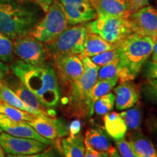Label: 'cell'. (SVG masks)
<instances>
[{"instance_id":"obj_26","label":"cell","mask_w":157,"mask_h":157,"mask_svg":"<svg viewBox=\"0 0 157 157\" xmlns=\"http://www.w3.org/2000/svg\"><path fill=\"white\" fill-rule=\"evenodd\" d=\"M119 81L118 78H109V79H98L92 90V100L93 103L98 98L105 94L110 93Z\"/></svg>"},{"instance_id":"obj_41","label":"cell","mask_w":157,"mask_h":157,"mask_svg":"<svg viewBox=\"0 0 157 157\" xmlns=\"http://www.w3.org/2000/svg\"><path fill=\"white\" fill-rule=\"evenodd\" d=\"M89 1V2L91 4V5L93 6L94 8L96 9L98 7V2H99V0H88Z\"/></svg>"},{"instance_id":"obj_39","label":"cell","mask_w":157,"mask_h":157,"mask_svg":"<svg viewBox=\"0 0 157 157\" xmlns=\"http://www.w3.org/2000/svg\"><path fill=\"white\" fill-rule=\"evenodd\" d=\"M152 54H153V56H152L153 61L157 62V42H155Z\"/></svg>"},{"instance_id":"obj_31","label":"cell","mask_w":157,"mask_h":157,"mask_svg":"<svg viewBox=\"0 0 157 157\" xmlns=\"http://www.w3.org/2000/svg\"><path fill=\"white\" fill-rule=\"evenodd\" d=\"M115 143L118 151L121 157H137L132 145L124 138L119 140H115Z\"/></svg>"},{"instance_id":"obj_19","label":"cell","mask_w":157,"mask_h":157,"mask_svg":"<svg viewBox=\"0 0 157 157\" xmlns=\"http://www.w3.org/2000/svg\"><path fill=\"white\" fill-rule=\"evenodd\" d=\"M103 122L105 132L113 140H119L124 138L127 127L121 113L110 111L104 115Z\"/></svg>"},{"instance_id":"obj_28","label":"cell","mask_w":157,"mask_h":157,"mask_svg":"<svg viewBox=\"0 0 157 157\" xmlns=\"http://www.w3.org/2000/svg\"><path fill=\"white\" fill-rule=\"evenodd\" d=\"M13 42L11 39L0 32V60L5 63H12L14 60Z\"/></svg>"},{"instance_id":"obj_3","label":"cell","mask_w":157,"mask_h":157,"mask_svg":"<svg viewBox=\"0 0 157 157\" xmlns=\"http://www.w3.org/2000/svg\"><path fill=\"white\" fill-rule=\"evenodd\" d=\"M156 41L148 36L132 32L118 44L119 63L128 81H132L140 74L151 56Z\"/></svg>"},{"instance_id":"obj_24","label":"cell","mask_w":157,"mask_h":157,"mask_svg":"<svg viewBox=\"0 0 157 157\" xmlns=\"http://www.w3.org/2000/svg\"><path fill=\"white\" fill-rule=\"evenodd\" d=\"M121 116L126 124L127 129L132 132L140 131L141 121H142V111L140 105L137 104L127 111L121 112Z\"/></svg>"},{"instance_id":"obj_34","label":"cell","mask_w":157,"mask_h":157,"mask_svg":"<svg viewBox=\"0 0 157 157\" xmlns=\"http://www.w3.org/2000/svg\"><path fill=\"white\" fill-rule=\"evenodd\" d=\"M144 74L148 78L157 79V62H148L144 68Z\"/></svg>"},{"instance_id":"obj_6","label":"cell","mask_w":157,"mask_h":157,"mask_svg":"<svg viewBox=\"0 0 157 157\" xmlns=\"http://www.w3.org/2000/svg\"><path fill=\"white\" fill-rule=\"evenodd\" d=\"M86 25L78 24L67 28L54 41L45 45L47 54L52 59L66 55H80L87 34Z\"/></svg>"},{"instance_id":"obj_10","label":"cell","mask_w":157,"mask_h":157,"mask_svg":"<svg viewBox=\"0 0 157 157\" xmlns=\"http://www.w3.org/2000/svg\"><path fill=\"white\" fill-rule=\"evenodd\" d=\"M0 145L8 155L37 154L50 146L34 139L15 137L2 132L0 133Z\"/></svg>"},{"instance_id":"obj_13","label":"cell","mask_w":157,"mask_h":157,"mask_svg":"<svg viewBox=\"0 0 157 157\" xmlns=\"http://www.w3.org/2000/svg\"><path fill=\"white\" fill-rule=\"evenodd\" d=\"M67 16L68 23L76 25L93 21L97 12L88 0H59Z\"/></svg>"},{"instance_id":"obj_18","label":"cell","mask_w":157,"mask_h":157,"mask_svg":"<svg viewBox=\"0 0 157 157\" xmlns=\"http://www.w3.org/2000/svg\"><path fill=\"white\" fill-rule=\"evenodd\" d=\"M95 10L98 16L129 18L131 15L127 0H99Z\"/></svg>"},{"instance_id":"obj_45","label":"cell","mask_w":157,"mask_h":157,"mask_svg":"<svg viewBox=\"0 0 157 157\" xmlns=\"http://www.w3.org/2000/svg\"><path fill=\"white\" fill-rule=\"evenodd\" d=\"M13 1H21V0H13Z\"/></svg>"},{"instance_id":"obj_17","label":"cell","mask_w":157,"mask_h":157,"mask_svg":"<svg viewBox=\"0 0 157 157\" xmlns=\"http://www.w3.org/2000/svg\"><path fill=\"white\" fill-rule=\"evenodd\" d=\"M84 142L85 146L109 155L114 148L111 145L109 135L102 127H95L88 129L85 133Z\"/></svg>"},{"instance_id":"obj_20","label":"cell","mask_w":157,"mask_h":157,"mask_svg":"<svg viewBox=\"0 0 157 157\" xmlns=\"http://www.w3.org/2000/svg\"><path fill=\"white\" fill-rule=\"evenodd\" d=\"M117 47L118 44L108 42L97 34L87 32L84 40V50L79 56L91 58L105 51L113 50Z\"/></svg>"},{"instance_id":"obj_32","label":"cell","mask_w":157,"mask_h":157,"mask_svg":"<svg viewBox=\"0 0 157 157\" xmlns=\"http://www.w3.org/2000/svg\"><path fill=\"white\" fill-rule=\"evenodd\" d=\"M144 93L145 95L151 99L157 101V79L148 78L145 82Z\"/></svg>"},{"instance_id":"obj_21","label":"cell","mask_w":157,"mask_h":157,"mask_svg":"<svg viewBox=\"0 0 157 157\" xmlns=\"http://www.w3.org/2000/svg\"><path fill=\"white\" fill-rule=\"evenodd\" d=\"M129 139L136 155L157 157V151L151 141L140 131L132 132L129 135Z\"/></svg>"},{"instance_id":"obj_43","label":"cell","mask_w":157,"mask_h":157,"mask_svg":"<svg viewBox=\"0 0 157 157\" xmlns=\"http://www.w3.org/2000/svg\"><path fill=\"white\" fill-rule=\"evenodd\" d=\"M137 157H151V156H138V155H137Z\"/></svg>"},{"instance_id":"obj_8","label":"cell","mask_w":157,"mask_h":157,"mask_svg":"<svg viewBox=\"0 0 157 157\" xmlns=\"http://www.w3.org/2000/svg\"><path fill=\"white\" fill-rule=\"evenodd\" d=\"M13 52L21 60L32 66H39L45 63L48 54L42 42L31 35L19 37L13 40Z\"/></svg>"},{"instance_id":"obj_1","label":"cell","mask_w":157,"mask_h":157,"mask_svg":"<svg viewBox=\"0 0 157 157\" xmlns=\"http://www.w3.org/2000/svg\"><path fill=\"white\" fill-rule=\"evenodd\" d=\"M10 70L38 98L47 110L52 111L58 106L61 92L53 66L46 63L32 66L19 60L12 63Z\"/></svg>"},{"instance_id":"obj_27","label":"cell","mask_w":157,"mask_h":157,"mask_svg":"<svg viewBox=\"0 0 157 157\" xmlns=\"http://www.w3.org/2000/svg\"><path fill=\"white\" fill-rule=\"evenodd\" d=\"M115 98L114 93L111 92L101 96L94 103V112L100 116H104L111 111L114 107Z\"/></svg>"},{"instance_id":"obj_22","label":"cell","mask_w":157,"mask_h":157,"mask_svg":"<svg viewBox=\"0 0 157 157\" xmlns=\"http://www.w3.org/2000/svg\"><path fill=\"white\" fill-rule=\"evenodd\" d=\"M60 148L64 157H85V145L81 135L62 138Z\"/></svg>"},{"instance_id":"obj_4","label":"cell","mask_w":157,"mask_h":157,"mask_svg":"<svg viewBox=\"0 0 157 157\" xmlns=\"http://www.w3.org/2000/svg\"><path fill=\"white\" fill-rule=\"evenodd\" d=\"M38 21L34 10L13 0H0V32L10 39L29 35Z\"/></svg>"},{"instance_id":"obj_37","label":"cell","mask_w":157,"mask_h":157,"mask_svg":"<svg viewBox=\"0 0 157 157\" xmlns=\"http://www.w3.org/2000/svg\"><path fill=\"white\" fill-rule=\"evenodd\" d=\"M109 154H104L95 151L90 148V146H85V157H108Z\"/></svg>"},{"instance_id":"obj_25","label":"cell","mask_w":157,"mask_h":157,"mask_svg":"<svg viewBox=\"0 0 157 157\" xmlns=\"http://www.w3.org/2000/svg\"><path fill=\"white\" fill-rule=\"evenodd\" d=\"M0 113L15 121H28V122L34 120L37 116L12 106L2 101H0Z\"/></svg>"},{"instance_id":"obj_29","label":"cell","mask_w":157,"mask_h":157,"mask_svg":"<svg viewBox=\"0 0 157 157\" xmlns=\"http://www.w3.org/2000/svg\"><path fill=\"white\" fill-rule=\"evenodd\" d=\"M121 67L119 60L100 67L98 72V79H109L118 78L121 73Z\"/></svg>"},{"instance_id":"obj_33","label":"cell","mask_w":157,"mask_h":157,"mask_svg":"<svg viewBox=\"0 0 157 157\" xmlns=\"http://www.w3.org/2000/svg\"><path fill=\"white\" fill-rule=\"evenodd\" d=\"M6 157H58L56 151L52 146L48 147L45 150L37 154H28V155H7Z\"/></svg>"},{"instance_id":"obj_14","label":"cell","mask_w":157,"mask_h":157,"mask_svg":"<svg viewBox=\"0 0 157 157\" xmlns=\"http://www.w3.org/2000/svg\"><path fill=\"white\" fill-rule=\"evenodd\" d=\"M0 128L4 132L13 136L34 139L49 146H52L55 144V141L48 140L41 136L29 124L28 121H15L2 113H0Z\"/></svg>"},{"instance_id":"obj_42","label":"cell","mask_w":157,"mask_h":157,"mask_svg":"<svg viewBox=\"0 0 157 157\" xmlns=\"http://www.w3.org/2000/svg\"><path fill=\"white\" fill-rule=\"evenodd\" d=\"M0 157H5V152L0 145Z\"/></svg>"},{"instance_id":"obj_12","label":"cell","mask_w":157,"mask_h":157,"mask_svg":"<svg viewBox=\"0 0 157 157\" xmlns=\"http://www.w3.org/2000/svg\"><path fill=\"white\" fill-rule=\"evenodd\" d=\"M134 33L157 40V8L151 6L143 7L129 17Z\"/></svg>"},{"instance_id":"obj_2","label":"cell","mask_w":157,"mask_h":157,"mask_svg":"<svg viewBox=\"0 0 157 157\" xmlns=\"http://www.w3.org/2000/svg\"><path fill=\"white\" fill-rule=\"evenodd\" d=\"M84 66L81 76L67 87L65 111L68 116L78 119H87L93 116L94 103L92 90L98 80L100 66L89 57H80Z\"/></svg>"},{"instance_id":"obj_11","label":"cell","mask_w":157,"mask_h":157,"mask_svg":"<svg viewBox=\"0 0 157 157\" xmlns=\"http://www.w3.org/2000/svg\"><path fill=\"white\" fill-rule=\"evenodd\" d=\"M29 123L41 136L50 140H60L69 134L66 121L52 116L37 115L34 120Z\"/></svg>"},{"instance_id":"obj_9","label":"cell","mask_w":157,"mask_h":157,"mask_svg":"<svg viewBox=\"0 0 157 157\" xmlns=\"http://www.w3.org/2000/svg\"><path fill=\"white\" fill-rule=\"evenodd\" d=\"M59 84L67 87L76 81L84 72V66L79 55H66L53 59Z\"/></svg>"},{"instance_id":"obj_40","label":"cell","mask_w":157,"mask_h":157,"mask_svg":"<svg viewBox=\"0 0 157 157\" xmlns=\"http://www.w3.org/2000/svg\"><path fill=\"white\" fill-rule=\"evenodd\" d=\"M108 157H121V155L119 154V151H118L117 149H116L115 148L113 149V151L110 153V154L109 155Z\"/></svg>"},{"instance_id":"obj_35","label":"cell","mask_w":157,"mask_h":157,"mask_svg":"<svg viewBox=\"0 0 157 157\" xmlns=\"http://www.w3.org/2000/svg\"><path fill=\"white\" fill-rule=\"evenodd\" d=\"M131 14L148 5V0H127Z\"/></svg>"},{"instance_id":"obj_16","label":"cell","mask_w":157,"mask_h":157,"mask_svg":"<svg viewBox=\"0 0 157 157\" xmlns=\"http://www.w3.org/2000/svg\"><path fill=\"white\" fill-rule=\"evenodd\" d=\"M115 95V106L119 111L128 109L136 105L140 96V90L134 82L126 81L113 88Z\"/></svg>"},{"instance_id":"obj_36","label":"cell","mask_w":157,"mask_h":157,"mask_svg":"<svg viewBox=\"0 0 157 157\" xmlns=\"http://www.w3.org/2000/svg\"><path fill=\"white\" fill-rule=\"evenodd\" d=\"M11 73L10 68L5 64V63L0 60V90L5 84L7 76Z\"/></svg>"},{"instance_id":"obj_30","label":"cell","mask_w":157,"mask_h":157,"mask_svg":"<svg viewBox=\"0 0 157 157\" xmlns=\"http://www.w3.org/2000/svg\"><path fill=\"white\" fill-rule=\"evenodd\" d=\"M90 59L94 63L98 65L100 67L114 62L116 60H119V53H118L117 48L113 49V50L105 51L101 53L96 55V56L91 57Z\"/></svg>"},{"instance_id":"obj_7","label":"cell","mask_w":157,"mask_h":157,"mask_svg":"<svg viewBox=\"0 0 157 157\" xmlns=\"http://www.w3.org/2000/svg\"><path fill=\"white\" fill-rule=\"evenodd\" d=\"M87 31L97 34L111 44H119L133 32L129 18L113 16H98L86 24Z\"/></svg>"},{"instance_id":"obj_38","label":"cell","mask_w":157,"mask_h":157,"mask_svg":"<svg viewBox=\"0 0 157 157\" xmlns=\"http://www.w3.org/2000/svg\"><path fill=\"white\" fill-rule=\"evenodd\" d=\"M31 1L40 6L41 8L44 12H47L48 10L50 5L53 2V0H31Z\"/></svg>"},{"instance_id":"obj_23","label":"cell","mask_w":157,"mask_h":157,"mask_svg":"<svg viewBox=\"0 0 157 157\" xmlns=\"http://www.w3.org/2000/svg\"><path fill=\"white\" fill-rule=\"evenodd\" d=\"M0 101L5 102L9 105L14 106L17 109H19L27 112L37 115L36 112L34 109H31L29 105L21 101L15 94L13 93L10 88L6 85L5 83L3 85L2 90H0Z\"/></svg>"},{"instance_id":"obj_15","label":"cell","mask_w":157,"mask_h":157,"mask_svg":"<svg viewBox=\"0 0 157 157\" xmlns=\"http://www.w3.org/2000/svg\"><path fill=\"white\" fill-rule=\"evenodd\" d=\"M5 83L23 103L34 109L37 115H53L43 106L38 98L14 74L11 75V73L6 78Z\"/></svg>"},{"instance_id":"obj_44","label":"cell","mask_w":157,"mask_h":157,"mask_svg":"<svg viewBox=\"0 0 157 157\" xmlns=\"http://www.w3.org/2000/svg\"><path fill=\"white\" fill-rule=\"evenodd\" d=\"M2 132V129H1V128H0V133H1Z\"/></svg>"},{"instance_id":"obj_5","label":"cell","mask_w":157,"mask_h":157,"mask_svg":"<svg viewBox=\"0 0 157 157\" xmlns=\"http://www.w3.org/2000/svg\"><path fill=\"white\" fill-rule=\"evenodd\" d=\"M46 15L39 21L29 35L39 42L48 44L54 41L68 28V20L63 7L59 0H53Z\"/></svg>"}]
</instances>
